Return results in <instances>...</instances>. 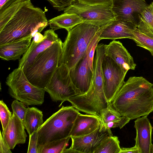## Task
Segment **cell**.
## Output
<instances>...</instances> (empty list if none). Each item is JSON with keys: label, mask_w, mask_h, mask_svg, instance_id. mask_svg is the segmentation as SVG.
Returning a JSON list of instances; mask_svg holds the SVG:
<instances>
[{"label": "cell", "mask_w": 153, "mask_h": 153, "mask_svg": "<svg viewBox=\"0 0 153 153\" xmlns=\"http://www.w3.org/2000/svg\"><path fill=\"white\" fill-rule=\"evenodd\" d=\"M48 25L45 12L30 0L14 4L0 13V45L40 33Z\"/></svg>", "instance_id": "6da1fadb"}, {"label": "cell", "mask_w": 153, "mask_h": 153, "mask_svg": "<svg viewBox=\"0 0 153 153\" xmlns=\"http://www.w3.org/2000/svg\"><path fill=\"white\" fill-rule=\"evenodd\" d=\"M109 104L130 120L147 116L153 111V84L142 76H131Z\"/></svg>", "instance_id": "7a4b0ae2"}, {"label": "cell", "mask_w": 153, "mask_h": 153, "mask_svg": "<svg viewBox=\"0 0 153 153\" xmlns=\"http://www.w3.org/2000/svg\"><path fill=\"white\" fill-rule=\"evenodd\" d=\"M104 26L83 22L68 31L63 43L61 63L66 64L70 70L73 68Z\"/></svg>", "instance_id": "3957f363"}, {"label": "cell", "mask_w": 153, "mask_h": 153, "mask_svg": "<svg viewBox=\"0 0 153 153\" xmlns=\"http://www.w3.org/2000/svg\"><path fill=\"white\" fill-rule=\"evenodd\" d=\"M62 45L58 40L39 53L32 63L23 70L29 81L33 85L45 88L58 67L61 64Z\"/></svg>", "instance_id": "277c9868"}, {"label": "cell", "mask_w": 153, "mask_h": 153, "mask_svg": "<svg viewBox=\"0 0 153 153\" xmlns=\"http://www.w3.org/2000/svg\"><path fill=\"white\" fill-rule=\"evenodd\" d=\"M79 111L73 106H62L44 122L38 131V147L69 137Z\"/></svg>", "instance_id": "5b68a950"}, {"label": "cell", "mask_w": 153, "mask_h": 153, "mask_svg": "<svg viewBox=\"0 0 153 153\" xmlns=\"http://www.w3.org/2000/svg\"><path fill=\"white\" fill-rule=\"evenodd\" d=\"M6 83L10 96L25 105H40L44 102V89L32 84L22 68L14 70L7 77Z\"/></svg>", "instance_id": "8992f818"}, {"label": "cell", "mask_w": 153, "mask_h": 153, "mask_svg": "<svg viewBox=\"0 0 153 153\" xmlns=\"http://www.w3.org/2000/svg\"><path fill=\"white\" fill-rule=\"evenodd\" d=\"M44 89L53 101L61 102L59 107L70 98L81 94L72 81L69 69L63 63L58 67Z\"/></svg>", "instance_id": "52a82bcc"}, {"label": "cell", "mask_w": 153, "mask_h": 153, "mask_svg": "<svg viewBox=\"0 0 153 153\" xmlns=\"http://www.w3.org/2000/svg\"><path fill=\"white\" fill-rule=\"evenodd\" d=\"M101 33L92 41L83 56L75 67L70 70L72 81L81 94L86 93L89 89L94 74V52Z\"/></svg>", "instance_id": "ba28073f"}, {"label": "cell", "mask_w": 153, "mask_h": 153, "mask_svg": "<svg viewBox=\"0 0 153 153\" xmlns=\"http://www.w3.org/2000/svg\"><path fill=\"white\" fill-rule=\"evenodd\" d=\"M111 3L108 4L90 5L74 1L64 10V13H74L83 22H87L101 26L115 20Z\"/></svg>", "instance_id": "9c48e42d"}, {"label": "cell", "mask_w": 153, "mask_h": 153, "mask_svg": "<svg viewBox=\"0 0 153 153\" xmlns=\"http://www.w3.org/2000/svg\"><path fill=\"white\" fill-rule=\"evenodd\" d=\"M102 68L104 91L110 103L124 83L127 72L124 71L111 58L105 55Z\"/></svg>", "instance_id": "30bf717a"}, {"label": "cell", "mask_w": 153, "mask_h": 153, "mask_svg": "<svg viewBox=\"0 0 153 153\" xmlns=\"http://www.w3.org/2000/svg\"><path fill=\"white\" fill-rule=\"evenodd\" d=\"M113 135L111 129L100 126L88 134L77 137H71V147L66 149L63 153H93L102 140L106 137Z\"/></svg>", "instance_id": "8fae6325"}, {"label": "cell", "mask_w": 153, "mask_h": 153, "mask_svg": "<svg viewBox=\"0 0 153 153\" xmlns=\"http://www.w3.org/2000/svg\"><path fill=\"white\" fill-rule=\"evenodd\" d=\"M33 38L28 50L19 60L18 68L23 70L32 63L39 53L51 46L59 39L54 30L51 29L45 31L44 35L40 33H36Z\"/></svg>", "instance_id": "7c38bea8"}, {"label": "cell", "mask_w": 153, "mask_h": 153, "mask_svg": "<svg viewBox=\"0 0 153 153\" xmlns=\"http://www.w3.org/2000/svg\"><path fill=\"white\" fill-rule=\"evenodd\" d=\"M148 5L145 0H112L111 8L116 20L132 22L137 26L140 16Z\"/></svg>", "instance_id": "4fadbf2b"}, {"label": "cell", "mask_w": 153, "mask_h": 153, "mask_svg": "<svg viewBox=\"0 0 153 153\" xmlns=\"http://www.w3.org/2000/svg\"><path fill=\"white\" fill-rule=\"evenodd\" d=\"M137 27V25L133 22L115 19L103 27L99 39L100 40L122 38L132 39L134 31Z\"/></svg>", "instance_id": "5bb4252c"}, {"label": "cell", "mask_w": 153, "mask_h": 153, "mask_svg": "<svg viewBox=\"0 0 153 153\" xmlns=\"http://www.w3.org/2000/svg\"><path fill=\"white\" fill-rule=\"evenodd\" d=\"M105 55L111 58L125 72L135 68L137 65L133 57L119 41L113 40L106 45Z\"/></svg>", "instance_id": "9a60e30c"}, {"label": "cell", "mask_w": 153, "mask_h": 153, "mask_svg": "<svg viewBox=\"0 0 153 153\" xmlns=\"http://www.w3.org/2000/svg\"><path fill=\"white\" fill-rule=\"evenodd\" d=\"M134 127L136 131L135 145L138 148L140 153H151L153 127L147 116L137 118Z\"/></svg>", "instance_id": "2e32d148"}, {"label": "cell", "mask_w": 153, "mask_h": 153, "mask_svg": "<svg viewBox=\"0 0 153 153\" xmlns=\"http://www.w3.org/2000/svg\"><path fill=\"white\" fill-rule=\"evenodd\" d=\"M25 129L21 120L13 112L9 122L2 132V137L10 149L17 144L25 143L27 135Z\"/></svg>", "instance_id": "e0dca14e"}, {"label": "cell", "mask_w": 153, "mask_h": 153, "mask_svg": "<svg viewBox=\"0 0 153 153\" xmlns=\"http://www.w3.org/2000/svg\"><path fill=\"white\" fill-rule=\"evenodd\" d=\"M100 119L89 114H79L75 119L70 137H77L88 134L97 128L101 125Z\"/></svg>", "instance_id": "ac0fdd59"}, {"label": "cell", "mask_w": 153, "mask_h": 153, "mask_svg": "<svg viewBox=\"0 0 153 153\" xmlns=\"http://www.w3.org/2000/svg\"><path fill=\"white\" fill-rule=\"evenodd\" d=\"M33 38L32 35H30L0 45V58L7 61L19 59L28 50Z\"/></svg>", "instance_id": "d6986e66"}, {"label": "cell", "mask_w": 153, "mask_h": 153, "mask_svg": "<svg viewBox=\"0 0 153 153\" xmlns=\"http://www.w3.org/2000/svg\"><path fill=\"white\" fill-rule=\"evenodd\" d=\"M82 22L83 20L76 14L64 13L48 21L50 27L54 30L64 28L68 32Z\"/></svg>", "instance_id": "ffe728a7"}, {"label": "cell", "mask_w": 153, "mask_h": 153, "mask_svg": "<svg viewBox=\"0 0 153 153\" xmlns=\"http://www.w3.org/2000/svg\"><path fill=\"white\" fill-rule=\"evenodd\" d=\"M42 111L34 107H28L25 114V127L30 135L37 131L43 123Z\"/></svg>", "instance_id": "44dd1931"}, {"label": "cell", "mask_w": 153, "mask_h": 153, "mask_svg": "<svg viewBox=\"0 0 153 153\" xmlns=\"http://www.w3.org/2000/svg\"><path fill=\"white\" fill-rule=\"evenodd\" d=\"M137 28L143 33L153 37V1L148 5L140 14Z\"/></svg>", "instance_id": "7402d4cb"}, {"label": "cell", "mask_w": 153, "mask_h": 153, "mask_svg": "<svg viewBox=\"0 0 153 153\" xmlns=\"http://www.w3.org/2000/svg\"><path fill=\"white\" fill-rule=\"evenodd\" d=\"M118 138L113 135L104 138L93 153H120L121 147Z\"/></svg>", "instance_id": "603a6c76"}, {"label": "cell", "mask_w": 153, "mask_h": 153, "mask_svg": "<svg viewBox=\"0 0 153 153\" xmlns=\"http://www.w3.org/2000/svg\"><path fill=\"white\" fill-rule=\"evenodd\" d=\"M71 137L54 140L38 147V153H63Z\"/></svg>", "instance_id": "cb8c5ba5"}, {"label": "cell", "mask_w": 153, "mask_h": 153, "mask_svg": "<svg viewBox=\"0 0 153 153\" xmlns=\"http://www.w3.org/2000/svg\"><path fill=\"white\" fill-rule=\"evenodd\" d=\"M133 34L132 39L137 45L148 50L153 56V37L142 32L137 27L134 31Z\"/></svg>", "instance_id": "d4e9b609"}, {"label": "cell", "mask_w": 153, "mask_h": 153, "mask_svg": "<svg viewBox=\"0 0 153 153\" xmlns=\"http://www.w3.org/2000/svg\"><path fill=\"white\" fill-rule=\"evenodd\" d=\"M124 116H121L117 111L113 109L109 104L108 108L103 113L100 118L102 126H105L110 122L120 120Z\"/></svg>", "instance_id": "484cf974"}, {"label": "cell", "mask_w": 153, "mask_h": 153, "mask_svg": "<svg viewBox=\"0 0 153 153\" xmlns=\"http://www.w3.org/2000/svg\"><path fill=\"white\" fill-rule=\"evenodd\" d=\"M12 115L6 105L2 100L0 101V118L2 131L4 130Z\"/></svg>", "instance_id": "4316f807"}, {"label": "cell", "mask_w": 153, "mask_h": 153, "mask_svg": "<svg viewBox=\"0 0 153 153\" xmlns=\"http://www.w3.org/2000/svg\"><path fill=\"white\" fill-rule=\"evenodd\" d=\"M22 102L16 100L12 102L11 107L13 112L20 119L25 127V114L27 109Z\"/></svg>", "instance_id": "83f0119b"}, {"label": "cell", "mask_w": 153, "mask_h": 153, "mask_svg": "<svg viewBox=\"0 0 153 153\" xmlns=\"http://www.w3.org/2000/svg\"><path fill=\"white\" fill-rule=\"evenodd\" d=\"M53 7L58 11L64 10L70 5L75 0H47Z\"/></svg>", "instance_id": "f1b7e54d"}, {"label": "cell", "mask_w": 153, "mask_h": 153, "mask_svg": "<svg viewBox=\"0 0 153 153\" xmlns=\"http://www.w3.org/2000/svg\"><path fill=\"white\" fill-rule=\"evenodd\" d=\"M28 153H38V131L29 135Z\"/></svg>", "instance_id": "f546056e"}, {"label": "cell", "mask_w": 153, "mask_h": 153, "mask_svg": "<svg viewBox=\"0 0 153 153\" xmlns=\"http://www.w3.org/2000/svg\"><path fill=\"white\" fill-rule=\"evenodd\" d=\"M130 120L128 118L124 116L122 119L107 123L105 126L107 129H111L112 128L119 127L121 129L128 123Z\"/></svg>", "instance_id": "4dcf8cb0"}, {"label": "cell", "mask_w": 153, "mask_h": 153, "mask_svg": "<svg viewBox=\"0 0 153 153\" xmlns=\"http://www.w3.org/2000/svg\"><path fill=\"white\" fill-rule=\"evenodd\" d=\"M25 0H0V13L10 6Z\"/></svg>", "instance_id": "1f68e13d"}, {"label": "cell", "mask_w": 153, "mask_h": 153, "mask_svg": "<svg viewBox=\"0 0 153 153\" xmlns=\"http://www.w3.org/2000/svg\"><path fill=\"white\" fill-rule=\"evenodd\" d=\"M79 3L90 5L108 4L112 2V0H77Z\"/></svg>", "instance_id": "d6a6232c"}, {"label": "cell", "mask_w": 153, "mask_h": 153, "mask_svg": "<svg viewBox=\"0 0 153 153\" xmlns=\"http://www.w3.org/2000/svg\"><path fill=\"white\" fill-rule=\"evenodd\" d=\"M8 146L4 141L0 132V153H12Z\"/></svg>", "instance_id": "836d02e7"}, {"label": "cell", "mask_w": 153, "mask_h": 153, "mask_svg": "<svg viewBox=\"0 0 153 153\" xmlns=\"http://www.w3.org/2000/svg\"><path fill=\"white\" fill-rule=\"evenodd\" d=\"M120 153H140L138 148L136 145L131 148L121 147Z\"/></svg>", "instance_id": "e575fe53"}, {"label": "cell", "mask_w": 153, "mask_h": 153, "mask_svg": "<svg viewBox=\"0 0 153 153\" xmlns=\"http://www.w3.org/2000/svg\"><path fill=\"white\" fill-rule=\"evenodd\" d=\"M151 153H153V144H152V146Z\"/></svg>", "instance_id": "d590c367"}]
</instances>
